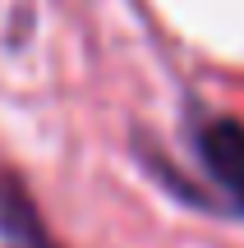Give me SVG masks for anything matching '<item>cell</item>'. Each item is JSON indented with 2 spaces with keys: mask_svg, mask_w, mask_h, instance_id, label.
Listing matches in <instances>:
<instances>
[{
  "mask_svg": "<svg viewBox=\"0 0 244 248\" xmlns=\"http://www.w3.org/2000/svg\"><path fill=\"white\" fill-rule=\"evenodd\" d=\"M198 156L208 175L230 193V202L244 212V124L240 120H212L198 133Z\"/></svg>",
  "mask_w": 244,
  "mask_h": 248,
  "instance_id": "obj_1",
  "label": "cell"
},
{
  "mask_svg": "<svg viewBox=\"0 0 244 248\" xmlns=\"http://www.w3.org/2000/svg\"><path fill=\"white\" fill-rule=\"evenodd\" d=\"M0 239L9 248H60L46 234V221L37 216L18 175H0Z\"/></svg>",
  "mask_w": 244,
  "mask_h": 248,
  "instance_id": "obj_2",
  "label": "cell"
}]
</instances>
